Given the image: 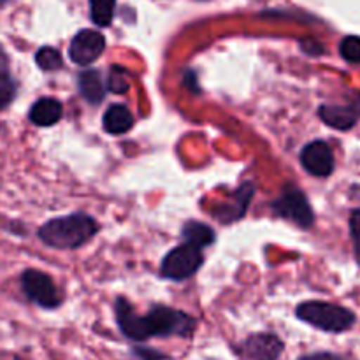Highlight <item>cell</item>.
Masks as SVG:
<instances>
[{"label": "cell", "instance_id": "cb8c5ba5", "mask_svg": "<svg viewBox=\"0 0 360 360\" xmlns=\"http://www.w3.org/2000/svg\"><path fill=\"white\" fill-rule=\"evenodd\" d=\"M14 360H21V359L20 357H14Z\"/></svg>", "mask_w": 360, "mask_h": 360}, {"label": "cell", "instance_id": "8fae6325", "mask_svg": "<svg viewBox=\"0 0 360 360\" xmlns=\"http://www.w3.org/2000/svg\"><path fill=\"white\" fill-rule=\"evenodd\" d=\"M62 104L56 98L42 97L32 104L28 111V120L37 127H51L62 118Z\"/></svg>", "mask_w": 360, "mask_h": 360}, {"label": "cell", "instance_id": "e0dca14e", "mask_svg": "<svg viewBox=\"0 0 360 360\" xmlns=\"http://www.w3.org/2000/svg\"><path fill=\"white\" fill-rule=\"evenodd\" d=\"M116 0H90L91 20L97 27H109L115 16Z\"/></svg>", "mask_w": 360, "mask_h": 360}, {"label": "cell", "instance_id": "6da1fadb", "mask_svg": "<svg viewBox=\"0 0 360 360\" xmlns=\"http://www.w3.org/2000/svg\"><path fill=\"white\" fill-rule=\"evenodd\" d=\"M115 311L120 330L137 343L150 338H186L195 329V320L192 316L165 306H155L148 315L139 316L127 299L120 297L115 302Z\"/></svg>", "mask_w": 360, "mask_h": 360}, {"label": "cell", "instance_id": "5b68a950", "mask_svg": "<svg viewBox=\"0 0 360 360\" xmlns=\"http://www.w3.org/2000/svg\"><path fill=\"white\" fill-rule=\"evenodd\" d=\"M21 290L23 294L35 302L37 306L46 309H53L60 306V299L56 285L53 283L51 276L37 269H27L21 274Z\"/></svg>", "mask_w": 360, "mask_h": 360}, {"label": "cell", "instance_id": "603a6c76", "mask_svg": "<svg viewBox=\"0 0 360 360\" xmlns=\"http://www.w3.org/2000/svg\"><path fill=\"white\" fill-rule=\"evenodd\" d=\"M297 360H348L345 359L343 355L333 354V352H316V354H308L302 355Z\"/></svg>", "mask_w": 360, "mask_h": 360}, {"label": "cell", "instance_id": "52a82bcc", "mask_svg": "<svg viewBox=\"0 0 360 360\" xmlns=\"http://www.w3.org/2000/svg\"><path fill=\"white\" fill-rule=\"evenodd\" d=\"M283 350V341L276 334L259 333L243 341L239 347V355L245 360H278Z\"/></svg>", "mask_w": 360, "mask_h": 360}, {"label": "cell", "instance_id": "2e32d148", "mask_svg": "<svg viewBox=\"0 0 360 360\" xmlns=\"http://www.w3.org/2000/svg\"><path fill=\"white\" fill-rule=\"evenodd\" d=\"M252 197H253V185L245 183V185L238 190V193H236V202L232 204L231 210H227V211H224L221 214H218V218L224 221H234V220H238V218H241L243 214H245V211H246V207H248V202L252 200Z\"/></svg>", "mask_w": 360, "mask_h": 360}, {"label": "cell", "instance_id": "ac0fdd59", "mask_svg": "<svg viewBox=\"0 0 360 360\" xmlns=\"http://www.w3.org/2000/svg\"><path fill=\"white\" fill-rule=\"evenodd\" d=\"M35 63L39 65V69L51 72V70H58L63 65V60L58 49L51 48V46H44V48L35 53Z\"/></svg>", "mask_w": 360, "mask_h": 360}, {"label": "cell", "instance_id": "9a60e30c", "mask_svg": "<svg viewBox=\"0 0 360 360\" xmlns=\"http://www.w3.org/2000/svg\"><path fill=\"white\" fill-rule=\"evenodd\" d=\"M183 238L188 245L204 248V246L211 245L214 241V231L210 225H204L200 221H188L183 227Z\"/></svg>", "mask_w": 360, "mask_h": 360}, {"label": "cell", "instance_id": "7a4b0ae2", "mask_svg": "<svg viewBox=\"0 0 360 360\" xmlns=\"http://www.w3.org/2000/svg\"><path fill=\"white\" fill-rule=\"evenodd\" d=\"M98 231L97 221L84 213L53 218L39 229V239L56 250H74L90 241Z\"/></svg>", "mask_w": 360, "mask_h": 360}, {"label": "cell", "instance_id": "277c9868", "mask_svg": "<svg viewBox=\"0 0 360 360\" xmlns=\"http://www.w3.org/2000/svg\"><path fill=\"white\" fill-rule=\"evenodd\" d=\"M202 260V253L197 246L188 245V243L176 246L172 252L167 253V257L162 262V276L174 281L186 280V278H190L199 271Z\"/></svg>", "mask_w": 360, "mask_h": 360}, {"label": "cell", "instance_id": "3957f363", "mask_svg": "<svg viewBox=\"0 0 360 360\" xmlns=\"http://www.w3.org/2000/svg\"><path fill=\"white\" fill-rule=\"evenodd\" d=\"M297 316L302 322L326 333H345L355 323V315L350 309L322 301L302 302L297 308Z\"/></svg>", "mask_w": 360, "mask_h": 360}, {"label": "cell", "instance_id": "30bf717a", "mask_svg": "<svg viewBox=\"0 0 360 360\" xmlns=\"http://www.w3.org/2000/svg\"><path fill=\"white\" fill-rule=\"evenodd\" d=\"M320 118L329 127L338 130H348L360 118V97L345 105H322L319 111Z\"/></svg>", "mask_w": 360, "mask_h": 360}, {"label": "cell", "instance_id": "ba28073f", "mask_svg": "<svg viewBox=\"0 0 360 360\" xmlns=\"http://www.w3.org/2000/svg\"><path fill=\"white\" fill-rule=\"evenodd\" d=\"M105 48L104 35L97 30H81L74 35L69 48V56L77 65H90L102 55Z\"/></svg>", "mask_w": 360, "mask_h": 360}, {"label": "cell", "instance_id": "7c38bea8", "mask_svg": "<svg viewBox=\"0 0 360 360\" xmlns=\"http://www.w3.org/2000/svg\"><path fill=\"white\" fill-rule=\"evenodd\" d=\"M102 123H104L105 132L120 136V134H125L132 129L134 116H132V112L129 111V108H127V105L115 104V105H111L108 111H105Z\"/></svg>", "mask_w": 360, "mask_h": 360}, {"label": "cell", "instance_id": "ffe728a7", "mask_svg": "<svg viewBox=\"0 0 360 360\" xmlns=\"http://www.w3.org/2000/svg\"><path fill=\"white\" fill-rule=\"evenodd\" d=\"M109 90H112L115 94H123V91L129 90V81H127L125 70L115 67L109 74Z\"/></svg>", "mask_w": 360, "mask_h": 360}, {"label": "cell", "instance_id": "9c48e42d", "mask_svg": "<svg viewBox=\"0 0 360 360\" xmlns=\"http://www.w3.org/2000/svg\"><path fill=\"white\" fill-rule=\"evenodd\" d=\"M302 167L313 176L327 178L334 171V155L326 141H313L301 153Z\"/></svg>", "mask_w": 360, "mask_h": 360}, {"label": "cell", "instance_id": "8992f818", "mask_svg": "<svg viewBox=\"0 0 360 360\" xmlns=\"http://www.w3.org/2000/svg\"><path fill=\"white\" fill-rule=\"evenodd\" d=\"M273 210L276 214L294 221L302 229L311 227L313 220H315V214H313L308 199L295 186H287L281 192V195L273 202Z\"/></svg>", "mask_w": 360, "mask_h": 360}, {"label": "cell", "instance_id": "d6986e66", "mask_svg": "<svg viewBox=\"0 0 360 360\" xmlns=\"http://www.w3.org/2000/svg\"><path fill=\"white\" fill-rule=\"evenodd\" d=\"M340 53L347 62L360 63V37L359 35H348L341 41Z\"/></svg>", "mask_w": 360, "mask_h": 360}, {"label": "cell", "instance_id": "d4e9b609", "mask_svg": "<svg viewBox=\"0 0 360 360\" xmlns=\"http://www.w3.org/2000/svg\"><path fill=\"white\" fill-rule=\"evenodd\" d=\"M4 2H6V0H0V4H4Z\"/></svg>", "mask_w": 360, "mask_h": 360}, {"label": "cell", "instance_id": "5bb4252c", "mask_svg": "<svg viewBox=\"0 0 360 360\" xmlns=\"http://www.w3.org/2000/svg\"><path fill=\"white\" fill-rule=\"evenodd\" d=\"M79 91L90 104H98L104 98V83L97 70H84L79 74Z\"/></svg>", "mask_w": 360, "mask_h": 360}, {"label": "cell", "instance_id": "4fadbf2b", "mask_svg": "<svg viewBox=\"0 0 360 360\" xmlns=\"http://www.w3.org/2000/svg\"><path fill=\"white\" fill-rule=\"evenodd\" d=\"M18 94V83L9 69V56L0 46V111L13 104Z\"/></svg>", "mask_w": 360, "mask_h": 360}, {"label": "cell", "instance_id": "44dd1931", "mask_svg": "<svg viewBox=\"0 0 360 360\" xmlns=\"http://www.w3.org/2000/svg\"><path fill=\"white\" fill-rule=\"evenodd\" d=\"M350 232L352 239H354V248H355V259H357L360 266V210L354 211L350 218Z\"/></svg>", "mask_w": 360, "mask_h": 360}, {"label": "cell", "instance_id": "7402d4cb", "mask_svg": "<svg viewBox=\"0 0 360 360\" xmlns=\"http://www.w3.org/2000/svg\"><path fill=\"white\" fill-rule=\"evenodd\" d=\"M134 355L139 360H165V355L151 348H134Z\"/></svg>", "mask_w": 360, "mask_h": 360}]
</instances>
